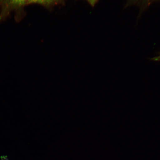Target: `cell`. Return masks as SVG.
<instances>
[{
  "mask_svg": "<svg viewBox=\"0 0 160 160\" xmlns=\"http://www.w3.org/2000/svg\"><path fill=\"white\" fill-rule=\"evenodd\" d=\"M61 0H29L27 4L31 3H37L45 6H50L57 4Z\"/></svg>",
  "mask_w": 160,
  "mask_h": 160,
  "instance_id": "cell-2",
  "label": "cell"
},
{
  "mask_svg": "<svg viewBox=\"0 0 160 160\" xmlns=\"http://www.w3.org/2000/svg\"><path fill=\"white\" fill-rule=\"evenodd\" d=\"M1 158L2 160H8V158L7 155L2 156Z\"/></svg>",
  "mask_w": 160,
  "mask_h": 160,
  "instance_id": "cell-4",
  "label": "cell"
},
{
  "mask_svg": "<svg viewBox=\"0 0 160 160\" xmlns=\"http://www.w3.org/2000/svg\"><path fill=\"white\" fill-rule=\"evenodd\" d=\"M29 0H0V21L9 14L12 11L27 4Z\"/></svg>",
  "mask_w": 160,
  "mask_h": 160,
  "instance_id": "cell-1",
  "label": "cell"
},
{
  "mask_svg": "<svg viewBox=\"0 0 160 160\" xmlns=\"http://www.w3.org/2000/svg\"><path fill=\"white\" fill-rule=\"evenodd\" d=\"M87 1L92 7H94L97 2L98 0H87Z\"/></svg>",
  "mask_w": 160,
  "mask_h": 160,
  "instance_id": "cell-3",
  "label": "cell"
}]
</instances>
